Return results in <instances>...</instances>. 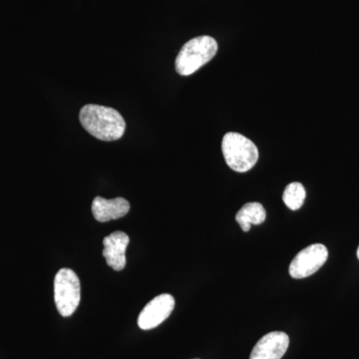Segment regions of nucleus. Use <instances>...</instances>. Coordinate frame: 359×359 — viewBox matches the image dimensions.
Masks as SVG:
<instances>
[{
    "instance_id": "1",
    "label": "nucleus",
    "mask_w": 359,
    "mask_h": 359,
    "mask_svg": "<svg viewBox=\"0 0 359 359\" xmlns=\"http://www.w3.org/2000/svg\"><path fill=\"white\" fill-rule=\"evenodd\" d=\"M80 122L92 136L105 142L116 141L124 135L126 123L113 108L89 104L80 111Z\"/></svg>"
},
{
    "instance_id": "2",
    "label": "nucleus",
    "mask_w": 359,
    "mask_h": 359,
    "mask_svg": "<svg viewBox=\"0 0 359 359\" xmlns=\"http://www.w3.org/2000/svg\"><path fill=\"white\" fill-rule=\"evenodd\" d=\"M218 51V43L211 36H199L187 42L175 61L177 72L189 76L207 65Z\"/></svg>"
},
{
    "instance_id": "3",
    "label": "nucleus",
    "mask_w": 359,
    "mask_h": 359,
    "mask_svg": "<svg viewBox=\"0 0 359 359\" xmlns=\"http://www.w3.org/2000/svg\"><path fill=\"white\" fill-rule=\"evenodd\" d=\"M222 151L228 166L238 173L250 171L259 160V151L255 143L235 132L224 135Z\"/></svg>"
},
{
    "instance_id": "4",
    "label": "nucleus",
    "mask_w": 359,
    "mask_h": 359,
    "mask_svg": "<svg viewBox=\"0 0 359 359\" xmlns=\"http://www.w3.org/2000/svg\"><path fill=\"white\" fill-rule=\"evenodd\" d=\"M81 299V285L76 273L70 269H59L54 278V301L65 318L72 316Z\"/></svg>"
},
{
    "instance_id": "5",
    "label": "nucleus",
    "mask_w": 359,
    "mask_h": 359,
    "mask_svg": "<svg viewBox=\"0 0 359 359\" xmlns=\"http://www.w3.org/2000/svg\"><path fill=\"white\" fill-rule=\"evenodd\" d=\"M325 245L314 244L301 250L290 263V275L294 278H308L316 273L327 261Z\"/></svg>"
},
{
    "instance_id": "6",
    "label": "nucleus",
    "mask_w": 359,
    "mask_h": 359,
    "mask_svg": "<svg viewBox=\"0 0 359 359\" xmlns=\"http://www.w3.org/2000/svg\"><path fill=\"white\" fill-rule=\"evenodd\" d=\"M175 308L173 295L163 294L157 295L139 314L138 325L141 330H149L157 327L171 316Z\"/></svg>"
},
{
    "instance_id": "7",
    "label": "nucleus",
    "mask_w": 359,
    "mask_h": 359,
    "mask_svg": "<svg viewBox=\"0 0 359 359\" xmlns=\"http://www.w3.org/2000/svg\"><path fill=\"white\" fill-rule=\"evenodd\" d=\"M289 346L290 337L285 332H269L257 341L250 359H282Z\"/></svg>"
},
{
    "instance_id": "8",
    "label": "nucleus",
    "mask_w": 359,
    "mask_h": 359,
    "mask_svg": "<svg viewBox=\"0 0 359 359\" xmlns=\"http://www.w3.org/2000/svg\"><path fill=\"white\" fill-rule=\"evenodd\" d=\"M129 242V236L121 231H114L104 238L103 257L108 266L116 271H122L126 266V250Z\"/></svg>"
},
{
    "instance_id": "9",
    "label": "nucleus",
    "mask_w": 359,
    "mask_h": 359,
    "mask_svg": "<svg viewBox=\"0 0 359 359\" xmlns=\"http://www.w3.org/2000/svg\"><path fill=\"white\" fill-rule=\"evenodd\" d=\"M129 211V202L124 198L107 200L102 197H96L92 203V214L100 223L123 218Z\"/></svg>"
},
{
    "instance_id": "10",
    "label": "nucleus",
    "mask_w": 359,
    "mask_h": 359,
    "mask_svg": "<svg viewBox=\"0 0 359 359\" xmlns=\"http://www.w3.org/2000/svg\"><path fill=\"white\" fill-rule=\"evenodd\" d=\"M266 212L264 205L259 203H248L243 205L236 215V221L244 231H249L252 224H261L266 221Z\"/></svg>"
},
{
    "instance_id": "11",
    "label": "nucleus",
    "mask_w": 359,
    "mask_h": 359,
    "mask_svg": "<svg viewBox=\"0 0 359 359\" xmlns=\"http://www.w3.org/2000/svg\"><path fill=\"white\" fill-rule=\"evenodd\" d=\"M306 192L304 187L299 182H294L287 186L283 192V200L289 209L297 211L304 205L306 200Z\"/></svg>"
},
{
    "instance_id": "12",
    "label": "nucleus",
    "mask_w": 359,
    "mask_h": 359,
    "mask_svg": "<svg viewBox=\"0 0 359 359\" xmlns=\"http://www.w3.org/2000/svg\"><path fill=\"white\" fill-rule=\"evenodd\" d=\"M358 259H359V245H358Z\"/></svg>"
},
{
    "instance_id": "13",
    "label": "nucleus",
    "mask_w": 359,
    "mask_h": 359,
    "mask_svg": "<svg viewBox=\"0 0 359 359\" xmlns=\"http://www.w3.org/2000/svg\"><path fill=\"white\" fill-rule=\"evenodd\" d=\"M195 359H198V358H195Z\"/></svg>"
}]
</instances>
